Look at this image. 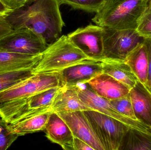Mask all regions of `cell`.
<instances>
[{
	"label": "cell",
	"mask_w": 151,
	"mask_h": 150,
	"mask_svg": "<svg viewBox=\"0 0 151 150\" xmlns=\"http://www.w3.org/2000/svg\"><path fill=\"white\" fill-rule=\"evenodd\" d=\"M105 150H119L129 128L122 122L94 110L84 112Z\"/></svg>",
	"instance_id": "5b68a950"
},
{
	"label": "cell",
	"mask_w": 151,
	"mask_h": 150,
	"mask_svg": "<svg viewBox=\"0 0 151 150\" xmlns=\"http://www.w3.org/2000/svg\"><path fill=\"white\" fill-rule=\"evenodd\" d=\"M47 45L40 35L27 28L12 30L0 38V50L30 55L41 54Z\"/></svg>",
	"instance_id": "52a82bcc"
},
{
	"label": "cell",
	"mask_w": 151,
	"mask_h": 150,
	"mask_svg": "<svg viewBox=\"0 0 151 150\" xmlns=\"http://www.w3.org/2000/svg\"><path fill=\"white\" fill-rule=\"evenodd\" d=\"M149 6L151 7V0H150V3H149Z\"/></svg>",
	"instance_id": "4dcf8cb0"
},
{
	"label": "cell",
	"mask_w": 151,
	"mask_h": 150,
	"mask_svg": "<svg viewBox=\"0 0 151 150\" xmlns=\"http://www.w3.org/2000/svg\"><path fill=\"white\" fill-rule=\"evenodd\" d=\"M42 54L30 55L0 50V71L37 66Z\"/></svg>",
	"instance_id": "d6986e66"
},
{
	"label": "cell",
	"mask_w": 151,
	"mask_h": 150,
	"mask_svg": "<svg viewBox=\"0 0 151 150\" xmlns=\"http://www.w3.org/2000/svg\"><path fill=\"white\" fill-rule=\"evenodd\" d=\"M144 43L146 48L149 62L148 77L147 82L145 86L151 92V38L145 39Z\"/></svg>",
	"instance_id": "4316f807"
},
{
	"label": "cell",
	"mask_w": 151,
	"mask_h": 150,
	"mask_svg": "<svg viewBox=\"0 0 151 150\" xmlns=\"http://www.w3.org/2000/svg\"><path fill=\"white\" fill-rule=\"evenodd\" d=\"M77 91L80 98L94 111L118 120L130 128L151 135V128L138 121L120 113L111 104L110 100L96 94L87 84L78 85Z\"/></svg>",
	"instance_id": "ba28073f"
},
{
	"label": "cell",
	"mask_w": 151,
	"mask_h": 150,
	"mask_svg": "<svg viewBox=\"0 0 151 150\" xmlns=\"http://www.w3.org/2000/svg\"><path fill=\"white\" fill-rule=\"evenodd\" d=\"M18 137L10 131L8 123L0 119V150H7Z\"/></svg>",
	"instance_id": "cb8c5ba5"
},
{
	"label": "cell",
	"mask_w": 151,
	"mask_h": 150,
	"mask_svg": "<svg viewBox=\"0 0 151 150\" xmlns=\"http://www.w3.org/2000/svg\"><path fill=\"white\" fill-rule=\"evenodd\" d=\"M119 150H151V135L129 128Z\"/></svg>",
	"instance_id": "ffe728a7"
},
{
	"label": "cell",
	"mask_w": 151,
	"mask_h": 150,
	"mask_svg": "<svg viewBox=\"0 0 151 150\" xmlns=\"http://www.w3.org/2000/svg\"><path fill=\"white\" fill-rule=\"evenodd\" d=\"M86 84L98 96L109 100L124 97L130 90L127 86L104 72L93 77Z\"/></svg>",
	"instance_id": "7c38bea8"
},
{
	"label": "cell",
	"mask_w": 151,
	"mask_h": 150,
	"mask_svg": "<svg viewBox=\"0 0 151 150\" xmlns=\"http://www.w3.org/2000/svg\"><path fill=\"white\" fill-rule=\"evenodd\" d=\"M145 39L136 30L104 27L103 59L125 60L129 54L143 43Z\"/></svg>",
	"instance_id": "8992f818"
},
{
	"label": "cell",
	"mask_w": 151,
	"mask_h": 150,
	"mask_svg": "<svg viewBox=\"0 0 151 150\" xmlns=\"http://www.w3.org/2000/svg\"><path fill=\"white\" fill-rule=\"evenodd\" d=\"M100 62L104 73L119 81L130 90L138 81L126 61L103 59Z\"/></svg>",
	"instance_id": "2e32d148"
},
{
	"label": "cell",
	"mask_w": 151,
	"mask_h": 150,
	"mask_svg": "<svg viewBox=\"0 0 151 150\" xmlns=\"http://www.w3.org/2000/svg\"><path fill=\"white\" fill-rule=\"evenodd\" d=\"M73 144L74 150H94L91 146H90L85 142L75 136H74Z\"/></svg>",
	"instance_id": "f1b7e54d"
},
{
	"label": "cell",
	"mask_w": 151,
	"mask_h": 150,
	"mask_svg": "<svg viewBox=\"0 0 151 150\" xmlns=\"http://www.w3.org/2000/svg\"><path fill=\"white\" fill-rule=\"evenodd\" d=\"M150 0H110L92 21L104 28L136 30Z\"/></svg>",
	"instance_id": "7a4b0ae2"
},
{
	"label": "cell",
	"mask_w": 151,
	"mask_h": 150,
	"mask_svg": "<svg viewBox=\"0 0 151 150\" xmlns=\"http://www.w3.org/2000/svg\"><path fill=\"white\" fill-rule=\"evenodd\" d=\"M110 0H58L60 5L66 4L73 9L88 12L100 11Z\"/></svg>",
	"instance_id": "7402d4cb"
},
{
	"label": "cell",
	"mask_w": 151,
	"mask_h": 150,
	"mask_svg": "<svg viewBox=\"0 0 151 150\" xmlns=\"http://www.w3.org/2000/svg\"><path fill=\"white\" fill-rule=\"evenodd\" d=\"M57 114L67 124L74 136L85 142L94 150H105L84 112Z\"/></svg>",
	"instance_id": "30bf717a"
},
{
	"label": "cell",
	"mask_w": 151,
	"mask_h": 150,
	"mask_svg": "<svg viewBox=\"0 0 151 150\" xmlns=\"http://www.w3.org/2000/svg\"><path fill=\"white\" fill-rule=\"evenodd\" d=\"M63 85L61 72L34 73L18 83L0 91V113L35 94Z\"/></svg>",
	"instance_id": "3957f363"
},
{
	"label": "cell",
	"mask_w": 151,
	"mask_h": 150,
	"mask_svg": "<svg viewBox=\"0 0 151 150\" xmlns=\"http://www.w3.org/2000/svg\"><path fill=\"white\" fill-rule=\"evenodd\" d=\"M104 27L90 24L67 35L70 41L90 60L101 61L104 56Z\"/></svg>",
	"instance_id": "9c48e42d"
},
{
	"label": "cell",
	"mask_w": 151,
	"mask_h": 150,
	"mask_svg": "<svg viewBox=\"0 0 151 150\" xmlns=\"http://www.w3.org/2000/svg\"><path fill=\"white\" fill-rule=\"evenodd\" d=\"M7 9L12 11L32 3L34 0H0Z\"/></svg>",
	"instance_id": "484cf974"
},
{
	"label": "cell",
	"mask_w": 151,
	"mask_h": 150,
	"mask_svg": "<svg viewBox=\"0 0 151 150\" xmlns=\"http://www.w3.org/2000/svg\"><path fill=\"white\" fill-rule=\"evenodd\" d=\"M13 29L4 18L0 17V38L10 32Z\"/></svg>",
	"instance_id": "83f0119b"
},
{
	"label": "cell",
	"mask_w": 151,
	"mask_h": 150,
	"mask_svg": "<svg viewBox=\"0 0 151 150\" xmlns=\"http://www.w3.org/2000/svg\"><path fill=\"white\" fill-rule=\"evenodd\" d=\"M136 30L145 38H151V7L149 4L140 17Z\"/></svg>",
	"instance_id": "d4e9b609"
},
{
	"label": "cell",
	"mask_w": 151,
	"mask_h": 150,
	"mask_svg": "<svg viewBox=\"0 0 151 150\" xmlns=\"http://www.w3.org/2000/svg\"><path fill=\"white\" fill-rule=\"evenodd\" d=\"M52 111L34 114L17 122L8 124L12 133L19 136L45 130L49 117Z\"/></svg>",
	"instance_id": "e0dca14e"
},
{
	"label": "cell",
	"mask_w": 151,
	"mask_h": 150,
	"mask_svg": "<svg viewBox=\"0 0 151 150\" xmlns=\"http://www.w3.org/2000/svg\"><path fill=\"white\" fill-rule=\"evenodd\" d=\"M110 102L120 113L132 119L138 121L135 115L129 93L122 97L110 100Z\"/></svg>",
	"instance_id": "603a6c76"
},
{
	"label": "cell",
	"mask_w": 151,
	"mask_h": 150,
	"mask_svg": "<svg viewBox=\"0 0 151 150\" xmlns=\"http://www.w3.org/2000/svg\"><path fill=\"white\" fill-rule=\"evenodd\" d=\"M11 11L7 9L6 6L0 1V17L4 18Z\"/></svg>",
	"instance_id": "f546056e"
},
{
	"label": "cell",
	"mask_w": 151,
	"mask_h": 150,
	"mask_svg": "<svg viewBox=\"0 0 151 150\" xmlns=\"http://www.w3.org/2000/svg\"><path fill=\"white\" fill-rule=\"evenodd\" d=\"M51 108L56 113L93 110L82 101L76 85H63L55 97Z\"/></svg>",
	"instance_id": "5bb4252c"
},
{
	"label": "cell",
	"mask_w": 151,
	"mask_h": 150,
	"mask_svg": "<svg viewBox=\"0 0 151 150\" xmlns=\"http://www.w3.org/2000/svg\"><path fill=\"white\" fill-rule=\"evenodd\" d=\"M58 0H34L4 18L13 30L27 28L40 35L47 46L62 36L65 26Z\"/></svg>",
	"instance_id": "6da1fadb"
},
{
	"label": "cell",
	"mask_w": 151,
	"mask_h": 150,
	"mask_svg": "<svg viewBox=\"0 0 151 150\" xmlns=\"http://www.w3.org/2000/svg\"><path fill=\"white\" fill-rule=\"evenodd\" d=\"M35 68H21L0 71V91L18 83L34 74Z\"/></svg>",
	"instance_id": "44dd1931"
},
{
	"label": "cell",
	"mask_w": 151,
	"mask_h": 150,
	"mask_svg": "<svg viewBox=\"0 0 151 150\" xmlns=\"http://www.w3.org/2000/svg\"><path fill=\"white\" fill-rule=\"evenodd\" d=\"M60 72L64 85L74 86L86 84L103 73V70L101 62L89 60L69 67Z\"/></svg>",
	"instance_id": "8fae6325"
},
{
	"label": "cell",
	"mask_w": 151,
	"mask_h": 150,
	"mask_svg": "<svg viewBox=\"0 0 151 150\" xmlns=\"http://www.w3.org/2000/svg\"><path fill=\"white\" fill-rule=\"evenodd\" d=\"M126 62L139 82L146 85L148 77V55L144 43H142L132 50L126 58Z\"/></svg>",
	"instance_id": "ac0fdd59"
},
{
	"label": "cell",
	"mask_w": 151,
	"mask_h": 150,
	"mask_svg": "<svg viewBox=\"0 0 151 150\" xmlns=\"http://www.w3.org/2000/svg\"><path fill=\"white\" fill-rule=\"evenodd\" d=\"M89 60L83 52L70 41L67 35H62L47 46L34 72H60L69 67Z\"/></svg>",
	"instance_id": "277c9868"
},
{
	"label": "cell",
	"mask_w": 151,
	"mask_h": 150,
	"mask_svg": "<svg viewBox=\"0 0 151 150\" xmlns=\"http://www.w3.org/2000/svg\"><path fill=\"white\" fill-rule=\"evenodd\" d=\"M129 94L137 119L151 128V92L138 81Z\"/></svg>",
	"instance_id": "9a60e30c"
},
{
	"label": "cell",
	"mask_w": 151,
	"mask_h": 150,
	"mask_svg": "<svg viewBox=\"0 0 151 150\" xmlns=\"http://www.w3.org/2000/svg\"><path fill=\"white\" fill-rule=\"evenodd\" d=\"M49 140L60 145L64 150H74V136L68 125L56 113L50 115L45 129Z\"/></svg>",
	"instance_id": "4fadbf2b"
}]
</instances>
